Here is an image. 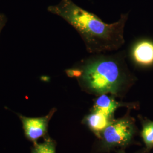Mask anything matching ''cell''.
I'll use <instances>...</instances> for the list:
<instances>
[{
  "label": "cell",
  "mask_w": 153,
  "mask_h": 153,
  "mask_svg": "<svg viewBox=\"0 0 153 153\" xmlns=\"http://www.w3.org/2000/svg\"><path fill=\"white\" fill-rule=\"evenodd\" d=\"M125 51L111 55L93 54L65 72L68 76L76 78L82 91L88 94L123 98L137 80L127 65Z\"/></svg>",
  "instance_id": "1"
},
{
  "label": "cell",
  "mask_w": 153,
  "mask_h": 153,
  "mask_svg": "<svg viewBox=\"0 0 153 153\" xmlns=\"http://www.w3.org/2000/svg\"><path fill=\"white\" fill-rule=\"evenodd\" d=\"M47 10L62 18L76 30L88 53L98 54L116 51L125 43L124 33L128 13L121 14L116 22L107 23L72 0H61L56 5L49 6Z\"/></svg>",
  "instance_id": "2"
},
{
  "label": "cell",
  "mask_w": 153,
  "mask_h": 153,
  "mask_svg": "<svg viewBox=\"0 0 153 153\" xmlns=\"http://www.w3.org/2000/svg\"><path fill=\"white\" fill-rule=\"evenodd\" d=\"M131 109L124 116L110 121L102 132L93 153H107L116 149L125 148L137 142L135 137L138 129L135 119L130 115Z\"/></svg>",
  "instance_id": "3"
},
{
  "label": "cell",
  "mask_w": 153,
  "mask_h": 153,
  "mask_svg": "<svg viewBox=\"0 0 153 153\" xmlns=\"http://www.w3.org/2000/svg\"><path fill=\"white\" fill-rule=\"evenodd\" d=\"M56 111V108H53L47 115L37 117H30L16 114L21 121L26 139L33 144L38 142L40 138H44L47 136L49 121Z\"/></svg>",
  "instance_id": "4"
},
{
  "label": "cell",
  "mask_w": 153,
  "mask_h": 153,
  "mask_svg": "<svg viewBox=\"0 0 153 153\" xmlns=\"http://www.w3.org/2000/svg\"><path fill=\"white\" fill-rule=\"evenodd\" d=\"M123 107L128 109H138L140 108V105L137 102L125 103L118 102L116 100L115 97L111 95L102 94L98 96L97 98L95 100L92 108L100 111L114 119L116 109Z\"/></svg>",
  "instance_id": "5"
},
{
  "label": "cell",
  "mask_w": 153,
  "mask_h": 153,
  "mask_svg": "<svg viewBox=\"0 0 153 153\" xmlns=\"http://www.w3.org/2000/svg\"><path fill=\"white\" fill-rule=\"evenodd\" d=\"M132 60L138 66L149 67L153 65V42L149 39L137 41L131 47Z\"/></svg>",
  "instance_id": "6"
},
{
  "label": "cell",
  "mask_w": 153,
  "mask_h": 153,
  "mask_svg": "<svg viewBox=\"0 0 153 153\" xmlns=\"http://www.w3.org/2000/svg\"><path fill=\"white\" fill-rule=\"evenodd\" d=\"M114 119L100 111L92 108L90 113L85 116L82 123L87 126L99 139L102 132Z\"/></svg>",
  "instance_id": "7"
},
{
  "label": "cell",
  "mask_w": 153,
  "mask_h": 153,
  "mask_svg": "<svg viewBox=\"0 0 153 153\" xmlns=\"http://www.w3.org/2000/svg\"><path fill=\"white\" fill-rule=\"evenodd\" d=\"M138 117L142 126L140 135L145 145L144 148L149 153L153 149V120L141 115Z\"/></svg>",
  "instance_id": "8"
},
{
  "label": "cell",
  "mask_w": 153,
  "mask_h": 153,
  "mask_svg": "<svg viewBox=\"0 0 153 153\" xmlns=\"http://www.w3.org/2000/svg\"><path fill=\"white\" fill-rule=\"evenodd\" d=\"M43 142L33 143L31 153H56L57 142L48 135L43 138Z\"/></svg>",
  "instance_id": "9"
},
{
  "label": "cell",
  "mask_w": 153,
  "mask_h": 153,
  "mask_svg": "<svg viewBox=\"0 0 153 153\" xmlns=\"http://www.w3.org/2000/svg\"><path fill=\"white\" fill-rule=\"evenodd\" d=\"M6 21H7V19L5 16L3 14L0 13V33H1L2 30L5 25Z\"/></svg>",
  "instance_id": "10"
},
{
  "label": "cell",
  "mask_w": 153,
  "mask_h": 153,
  "mask_svg": "<svg viewBox=\"0 0 153 153\" xmlns=\"http://www.w3.org/2000/svg\"><path fill=\"white\" fill-rule=\"evenodd\" d=\"M117 153H126L124 149H118L117 150H116ZM134 153H147L146 150L145 149V148H143L142 149H140L139 150H138L136 152Z\"/></svg>",
  "instance_id": "11"
}]
</instances>
